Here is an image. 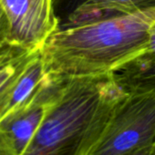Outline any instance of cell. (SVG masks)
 I'll return each instance as SVG.
<instances>
[{"instance_id": "9", "label": "cell", "mask_w": 155, "mask_h": 155, "mask_svg": "<svg viewBox=\"0 0 155 155\" xmlns=\"http://www.w3.org/2000/svg\"><path fill=\"white\" fill-rule=\"evenodd\" d=\"M10 25L7 13L0 2V49H2L9 43Z\"/></svg>"}, {"instance_id": "4", "label": "cell", "mask_w": 155, "mask_h": 155, "mask_svg": "<svg viewBox=\"0 0 155 155\" xmlns=\"http://www.w3.org/2000/svg\"><path fill=\"white\" fill-rule=\"evenodd\" d=\"M65 78L47 74L37 95L0 122V140L15 155H23L58 96Z\"/></svg>"}, {"instance_id": "7", "label": "cell", "mask_w": 155, "mask_h": 155, "mask_svg": "<svg viewBox=\"0 0 155 155\" xmlns=\"http://www.w3.org/2000/svg\"><path fill=\"white\" fill-rule=\"evenodd\" d=\"M112 76L127 93L155 94V56L144 54L112 73Z\"/></svg>"}, {"instance_id": "6", "label": "cell", "mask_w": 155, "mask_h": 155, "mask_svg": "<svg viewBox=\"0 0 155 155\" xmlns=\"http://www.w3.org/2000/svg\"><path fill=\"white\" fill-rule=\"evenodd\" d=\"M46 78L47 73L39 51L0 101V122L28 103L37 95Z\"/></svg>"}, {"instance_id": "1", "label": "cell", "mask_w": 155, "mask_h": 155, "mask_svg": "<svg viewBox=\"0 0 155 155\" xmlns=\"http://www.w3.org/2000/svg\"><path fill=\"white\" fill-rule=\"evenodd\" d=\"M153 25L155 8L58 28L40 49L45 71L58 78L112 74L147 52Z\"/></svg>"}, {"instance_id": "5", "label": "cell", "mask_w": 155, "mask_h": 155, "mask_svg": "<svg viewBox=\"0 0 155 155\" xmlns=\"http://www.w3.org/2000/svg\"><path fill=\"white\" fill-rule=\"evenodd\" d=\"M58 28L129 15L155 8V0H53Z\"/></svg>"}, {"instance_id": "11", "label": "cell", "mask_w": 155, "mask_h": 155, "mask_svg": "<svg viewBox=\"0 0 155 155\" xmlns=\"http://www.w3.org/2000/svg\"><path fill=\"white\" fill-rule=\"evenodd\" d=\"M0 155H15L13 151L0 140Z\"/></svg>"}, {"instance_id": "8", "label": "cell", "mask_w": 155, "mask_h": 155, "mask_svg": "<svg viewBox=\"0 0 155 155\" xmlns=\"http://www.w3.org/2000/svg\"><path fill=\"white\" fill-rule=\"evenodd\" d=\"M39 51L13 44H8L0 49V101Z\"/></svg>"}, {"instance_id": "3", "label": "cell", "mask_w": 155, "mask_h": 155, "mask_svg": "<svg viewBox=\"0 0 155 155\" xmlns=\"http://www.w3.org/2000/svg\"><path fill=\"white\" fill-rule=\"evenodd\" d=\"M10 25L9 43L40 50L58 28L53 0H0Z\"/></svg>"}, {"instance_id": "10", "label": "cell", "mask_w": 155, "mask_h": 155, "mask_svg": "<svg viewBox=\"0 0 155 155\" xmlns=\"http://www.w3.org/2000/svg\"><path fill=\"white\" fill-rule=\"evenodd\" d=\"M127 155H155V144L138 149Z\"/></svg>"}, {"instance_id": "2", "label": "cell", "mask_w": 155, "mask_h": 155, "mask_svg": "<svg viewBox=\"0 0 155 155\" xmlns=\"http://www.w3.org/2000/svg\"><path fill=\"white\" fill-rule=\"evenodd\" d=\"M155 144V94L127 93L88 155H127Z\"/></svg>"}]
</instances>
